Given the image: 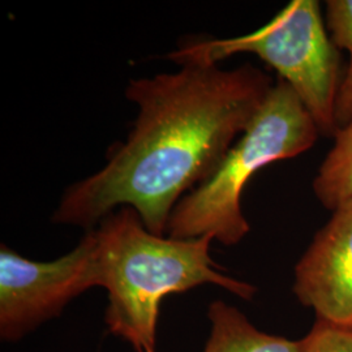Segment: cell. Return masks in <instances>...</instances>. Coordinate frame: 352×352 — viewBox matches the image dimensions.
I'll return each instance as SVG.
<instances>
[{
	"mask_svg": "<svg viewBox=\"0 0 352 352\" xmlns=\"http://www.w3.org/2000/svg\"><path fill=\"white\" fill-rule=\"evenodd\" d=\"M331 213L295 265L292 292L317 320L352 327V200Z\"/></svg>",
	"mask_w": 352,
	"mask_h": 352,
	"instance_id": "cell-6",
	"label": "cell"
},
{
	"mask_svg": "<svg viewBox=\"0 0 352 352\" xmlns=\"http://www.w3.org/2000/svg\"><path fill=\"white\" fill-rule=\"evenodd\" d=\"M302 340V352H352V327L317 320Z\"/></svg>",
	"mask_w": 352,
	"mask_h": 352,
	"instance_id": "cell-10",
	"label": "cell"
},
{
	"mask_svg": "<svg viewBox=\"0 0 352 352\" xmlns=\"http://www.w3.org/2000/svg\"><path fill=\"white\" fill-rule=\"evenodd\" d=\"M180 67L129 80L126 98L139 109L132 132L100 171L64 192L55 223L90 231L129 206L164 236L177 202L217 173L274 85L252 64Z\"/></svg>",
	"mask_w": 352,
	"mask_h": 352,
	"instance_id": "cell-1",
	"label": "cell"
},
{
	"mask_svg": "<svg viewBox=\"0 0 352 352\" xmlns=\"http://www.w3.org/2000/svg\"><path fill=\"white\" fill-rule=\"evenodd\" d=\"M148 352H154V351H148Z\"/></svg>",
	"mask_w": 352,
	"mask_h": 352,
	"instance_id": "cell-11",
	"label": "cell"
},
{
	"mask_svg": "<svg viewBox=\"0 0 352 352\" xmlns=\"http://www.w3.org/2000/svg\"><path fill=\"white\" fill-rule=\"evenodd\" d=\"M93 287H100L94 228L69 253L47 263L29 260L1 244L0 340L25 338Z\"/></svg>",
	"mask_w": 352,
	"mask_h": 352,
	"instance_id": "cell-5",
	"label": "cell"
},
{
	"mask_svg": "<svg viewBox=\"0 0 352 352\" xmlns=\"http://www.w3.org/2000/svg\"><path fill=\"white\" fill-rule=\"evenodd\" d=\"M325 21L330 37L340 50L347 51L349 67L340 81L336 119L338 128L352 119V0H327Z\"/></svg>",
	"mask_w": 352,
	"mask_h": 352,
	"instance_id": "cell-9",
	"label": "cell"
},
{
	"mask_svg": "<svg viewBox=\"0 0 352 352\" xmlns=\"http://www.w3.org/2000/svg\"><path fill=\"white\" fill-rule=\"evenodd\" d=\"M318 136L315 120L296 93L278 78L217 173L177 202L167 235L174 239L212 236L226 247L239 244L250 232L241 195L253 175L269 164L311 151Z\"/></svg>",
	"mask_w": 352,
	"mask_h": 352,
	"instance_id": "cell-3",
	"label": "cell"
},
{
	"mask_svg": "<svg viewBox=\"0 0 352 352\" xmlns=\"http://www.w3.org/2000/svg\"><path fill=\"white\" fill-rule=\"evenodd\" d=\"M333 138L334 144L312 183L317 201L330 212L352 200V119Z\"/></svg>",
	"mask_w": 352,
	"mask_h": 352,
	"instance_id": "cell-8",
	"label": "cell"
},
{
	"mask_svg": "<svg viewBox=\"0 0 352 352\" xmlns=\"http://www.w3.org/2000/svg\"><path fill=\"white\" fill-rule=\"evenodd\" d=\"M208 317L210 336L204 352H302V340L265 333L228 302H212Z\"/></svg>",
	"mask_w": 352,
	"mask_h": 352,
	"instance_id": "cell-7",
	"label": "cell"
},
{
	"mask_svg": "<svg viewBox=\"0 0 352 352\" xmlns=\"http://www.w3.org/2000/svg\"><path fill=\"white\" fill-rule=\"evenodd\" d=\"M236 54H253L276 69L302 101L321 136L338 131L340 49L327 30L317 0H292L265 25L239 37L197 39L170 54L186 63L218 64Z\"/></svg>",
	"mask_w": 352,
	"mask_h": 352,
	"instance_id": "cell-4",
	"label": "cell"
},
{
	"mask_svg": "<svg viewBox=\"0 0 352 352\" xmlns=\"http://www.w3.org/2000/svg\"><path fill=\"white\" fill-rule=\"evenodd\" d=\"M100 287L107 291V330L136 352L154 351L160 307L166 296L215 285L252 300L257 287L230 277L210 257L213 238L174 239L151 234L123 206L94 228Z\"/></svg>",
	"mask_w": 352,
	"mask_h": 352,
	"instance_id": "cell-2",
	"label": "cell"
}]
</instances>
